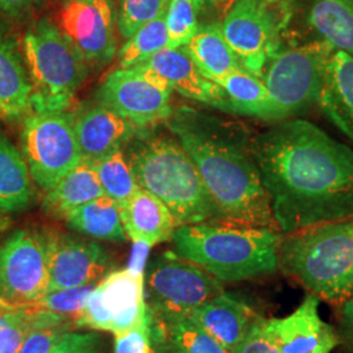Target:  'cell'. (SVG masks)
<instances>
[{"instance_id":"obj_22","label":"cell","mask_w":353,"mask_h":353,"mask_svg":"<svg viewBox=\"0 0 353 353\" xmlns=\"http://www.w3.org/2000/svg\"><path fill=\"white\" fill-rule=\"evenodd\" d=\"M33 85L12 39L0 32V115L20 117L32 109Z\"/></svg>"},{"instance_id":"obj_46","label":"cell","mask_w":353,"mask_h":353,"mask_svg":"<svg viewBox=\"0 0 353 353\" xmlns=\"http://www.w3.org/2000/svg\"><path fill=\"white\" fill-rule=\"evenodd\" d=\"M265 3H275V1H278V0H263Z\"/></svg>"},{"instance_id":"obj_21","label":"cell","mask_w":353,"mask_h":353,"mask_svg":"<svg viewBox=\"0 0 353 353\" xmlns=\"http://www.w3.org/2000/svg\"><path fill=\"white\" fill-rule=\"evenodd\" d=\"M121 217L127 237L150 248L172 240L176 228L164 203L141 188L121 208Z\"/></svg>"},{"instance_id":"obj_3","label":"cell","mask_w":353,"mask_h":353,"mask_svg":"<svg viewBox=\"0 0 353 353\" xmlns=\"http://www.w3.org/2000/svg\"><path fill=\"white\" fill-rule=\"evenodd\" d=\"M283 233L224 220L176 228V254L223 281H242L275 272Z\"/></svg>"},{"instance_id":"obj_24","label":"cell","mask_w":353,"mask_h":353,"mask_svg":"<svg viewBox=\"0 0 353 353\" xmlns=\"http://www.w3.org/2000/svg\"><path fill=\"white\" fill-rule=\"evenodd\" d=\"M33 194V179L24 154L0 135V214L26 210Z\"/></svg>"},{"instance_id":"obj_37","label":"cell","mask_w":353,"mask_h":353,"mask_svg":"<svg viewBox=\"0 0 353 353\" xmlns=\"http://www.w3.org/2000/svg\"><path fill=\"white\" fill-rule=\"evenodd\" d=\"M50 353H105L103 341L97 332H67Z\"/></svg>"},{"instance_id":"obj_26","label":"cell","mask_w":353,"mask_h":353,"mask_svg":"<svg viewBox=\"0 0 353 353\" xmlns=\"http://www.w3.org/2000/svg\"><path fill=\"white\" fill-rule=\"evenodd\" d=\"M185 48L199 71L212 81L242 68L237 55L228 45L220 24L199 26Z\"/></svg>"},{"instance_id":"obj_12","label":"cell","mask_w":353,"mask_h":353,"mask_svg":"<svg viewBox=\"0 0 353 353\" xmlns=\"http://www.w3.org/2000/svg\"><path fill=\"white\" fill-rule=\"evenodd\" d=\"M220 26L242 68L262 79L278 46V24L265 1L236 0Z\"/></svg>"},{"instance_id":"obj_29","label":"cell","mask_w":353,"mask_h":353,"mask_svg":"<svg viewBox=\"0 0 353 353\" xmlns=\"http://www.w3.org/2000/svg\"><path fill=\"white\" fill-rule=\"evenodd\" d=\"M309 23L334 50L353 55V3L351 0H316Z\"/></svg>"},{"instance_id":"obj_1","label":"cell","mask_w":353,"mask_h":353,"mask_svg":"<svg viewBox=\"0 0 353 353\" xmlns=\"http://www.w3.org/2000/svg\"><path fill=\"white\" fill-rule=\"evenodd\" d=\"M272 214L283 234L353 219V150L322 128L285 119L252 140Z\"/></svg>"},{"instance_id":"obj_15","label":"cell","mask_w":353,"mask_h":353,"mask_svg":"<svg viewBox=\"0 0 353 353\" xmlns=\"http://www.w3.org/2000/svg\"><path fill=\"white\" fill-rule=\"evenodd\" d=\"M50 290H65L94 284L110 268L105 249L93 241L83 240L63 233H43Z\"/></svg>"},{"instance_id":"obj_30","label":"cell","mask_w":353,"mask_h":353,"mask_svg":"<svg viewBox=\"0 0 353 353\" xmlns=\"http://www.w3.org/2000/svg\"><path fill=\"white\" fill-rule=\"evenodd\" d=\"M68 316L42 310L34 305L12 307L4 316L0 326V353H17L26 338L38 327L62 321Z\"/></svg>"},{"instance_id":"obj_13","label":"cell","mask_w":353,"mask_h":353,"mask_svg":"<svg viewBox=\"0 0 353 353\" xmlns=\"http://www.w3.org/2000/svg\"><path fill=\"white\" fill-rule=\"evenodd\" d=\"M115 28L112 0H65L59 13V29L88 65H103L115 57Z\"/></svg>"},{"instance_id":"obj_25","label":"cell","mask_w":353,"mask_h":353,"mask_svg":"<svg viewBox=\"0 0 353 353\" xmlns=\"http://www.w3.org/2000/svg\"><path fill=\"white\" fill-rule=\"evenodd\" d=\"M64 220L68 228L90 239L109 242H123L127 239L121 208L108 195L77 207Z\"/></svg>"},{"instance_id":"obj_42","label":"cell","mask_w":353,"mask_h":353,"mask_svg":"<svg viewBox=\"0 0 353 353\" xmlns=\"http://www.w3.org/2000/svg\"><path fill=\"white\" fill-rule=\"evenodd\" d=\"M134 243H135V248L131 255V262L127 268L137 275H144V265L148 256L150 246L141 242H134Z\"/></svg>"},{"instance_id":"obj_4","label":"cell","mask_w":353,"mask_h":353,"mask_svg":"<svg viewBox=\"0 0 353 353\" xmlns=\"http://www.w3.org/2000/svg\"><path fill=\"white\" fill-rule=\"evenodd\" d=\"M279 268L319 300L339 305L353 294V219L283 234Z\"/></svg>"},{"instance_id":"obj_44","label":"cell","mask_w":353,"mask_h":353,"mask_svg":"<svg viewBox=\"0 0 353 353\" xmlns=\"http://www.w3.org/2000/svg\"><path fill=\"white\" fill-rule=\"evenodd\" d=\"M7 310H8V306H7V305H3V303H0V326H1L3 321H4V316H6Z\"/></svg>"},{"instance_id":"obj_5","label":"cell","mask_w":353,"mask_h":353,"mask_svg":"<svg viewBox=\"0 0 353 353\" xmlns=\"http://www.w3.org/2000/svg\"><path fill=\"white\" fill-rule=\"evenodd\" d=\"M127 161L139 188L164 203L176 228L219 220L202 176L179 141L143 138L130 148Z\"/></svg>"},{"instance_id":"obj_32","label":"cell","mask_w":353,"mask_h":353,"mask_svg":"<svg viewBox=\"0 0 353 353\" xmlns=\"http://www.w3.org/2000/svg\"><path fill=\"white\" fill-rule=\"evenodd\" d=\"M168 45V30L165 13L148 24L141 26L127 39L119 50L121 68H132L138 64L145 63L157 51L163 50Z\"/></svg>"},{"instance_id":"obj_16","label":"cell","mask_w":353,"mask_h":353,"mask_svg":"<svg viewBox=\"0 0 353 353\" xmlns=\"http://www.w3.org/2000/svg\"><path fill=\"white\" fill-rule=\"evenodd\" d=\"M319 299L309 293L283 318H262V325L280 353H331L339 344L335 330L319 316Z\"/></svg>"},{"instance_id":"obj_9","label":"cell","mask_w":353,"mask_h":353,"mask_svg":"<svg viewBox=\"0 0 353 353\" xmlns=\"http://www.w3.org/2000/svg\"><path fill=\"white\" fill-rule=\"evenodd\" d=\"M21 145L32 179L43 191L52 189L83 160L74 115L61 110L33 109L26 114Z\"/></svg>"},{"instance_id":"obj_39","label":"cell","mask_w":353,"mask_h":353,"mask_svg":"<svg viewBox=\"0 0 353 353\" xmlns=\"http://www.w3.org/2000/svg\"><path fill=\"white\" fill-rule=\"evenodd\" d=\"M262 318L263 316L258 318L246 338L230 353H280L267 335L262 325Z\"/></svg>"},{"instance_id":"obj_38","label":"cell","mask_w":353,"mask_h":353,"mask_svg":"<svg viewBox=\"0 0 353 353\" xmlns=\"http://www.w3.org/2000/svg\"><path fill=\"white\" fill-rule=\"evenodd\" d=\"M151 321L115 336L114 353H151Z\"/></svg>"},{"instance_id":"obj_18","label":"cell","mask_w":353,"mask_h":353,"mask_svg":"<svg viewBox=\"0 0 353 353\" xmlns=\"http://www.w3.org/2000/svg\"><path fill=\"white\" fill-rule=\"evenodd\" d=\"M259 316L249 303L223 292L192 310L188 318L232 352L246 338Z\"/></svg>"},{"instance_id":"obj_35","label":"cell","mask_w":353,"mask_h":353,"mask_svg":"<svg viewBox=\"0 0 353 353\" xmlns=\"http://www.w3.org/2000/svg\"><path fill=\"white\" fill-rule=\"evenodd\" d=\"M96 284L97 283L65 290H50L41 300H38L37 303L32 305L46 312L68 316L75 323L76 319L84 309L89 293L96 287Z\"/></svg>"},{"instance_id":"obj_27","label":"cell","mask_w":353,"mask_h":353,"mask_svg":"<svg viewBox=\"0 0 353 353\" xmlns=\"http://www.w3.org/2000/svg\"><path fill=\"white\" fill-rule=\"evenodd\" d=\"M227 94L232 112L275 122L274 105L263 79L240 68L214 80Z\"/></svg>"},{"instance_id":"obj_47","label":"cell","mask_w":353,"mask_h":353,"mask_svg":"<svg viewBox=\"0 0 353 353\" xmlns=\"http://www.w3.org/2000/svg\"><path fill=\"white\" fill-rule=\"evenodd\" d=\"M151 353H156V351H154V348H153V345H152V352Z\"/></svg>"},{"instance_id":"obj_6","label":"cell","mask_w":353,"mask_h":353,"mask_svg":"<svg viewBox=\"0 0 353 353\" xmlns=\"http://www.w3.org/2000/svg\"><path fill=\"white\" fill-rule=\"evenodd\" d=\"M33 85L32 109L65 112L88 74V64L59 26L39 20L23 39Z\"/></svg>"},{"instance_id":"obj_43","label":"cell","mask_w":353,"mask_h":353,"mask_svg":"<svg viewBox=\"0 0 353 353\" xmlns=\"http://www.w3.org/2000/svg\"><path fill=\"white\" fill-rule=\"evenodd\" d=\"M39 0H0V10L11 16H20L29 11Z\"/></svg>"},{"instance_id":"obj_36","label":"cell","mask_w":353,"mask_h":353,"mask_svg":"<svg viewBox=\"0 0 353 353\" xmlns=\"http://www.w3.org/2000/svg\"><path fill=\"white\" fill-rule=\"evenodd\" d=\"M75 328L71 318L38 327L26 338L17 353H50L64 335Z\"/></svg>"},{"instance_id":"obj_31","label":"cell","mask_w":353,"mask_h":353,"mask_svg":"<svg viewBox=\"0 0 353 353\" xmlns=\"http://www.w3.org/2000/svg\"><path fill=\"white\" fill-rule=\"evenodd\" d=\"M90 164L93 165L100 179L103 194L115 201L119 208H122L139 189L122 150L112 152Z\"/></svg>"},{"instance_id":"obj_45","label":"cell","mask_w":353,"mask_h":353,"mask_svg":"<svg viewBox=\"0 0 353 353\" xmlns=\"http://www.w3.org/2000/svg\"><path fill=\"white\" fill-rule=\"evenodd\" d=\"M205 1H207V0H205ZM208 1H211V3L217 4V3H224V1H227V0H208Z\"/></svg>"},{"instance_id":"obj_23","label":"cell","mask_w":353,"mask_h":353,"mask_svg":"<svg viewBox=\"0 0 353 353\" xmlns=\"http://www.w3.org/2000/svg\"><path fill=\"white\" fill-rule=\"evenodd\" d=\"M101 195L105 194L93 165L83 159L52 189L46 191L42 207L52 217L64 219L72 210Z\"/></svg>"},{"instance_id":"obj_19","label":"cell","mask_w":353,"mask_h":353,"mask_svg":"<svg viewBox=\"0 0 353 353\" xmlns=\"http://www.w3.org/2000/svg\"><path fill=\"white\" fill-rule=\"evenodd\" d=\"M76 138L89 163L122 147L134 138L138 127L105 106H94L74 117Z\"/></svg>"},{"instance_id":"obj_17","label":"cell","mask_w":353,"mask_h":353,"mask_svg":"<svg viewBox=\"0 0 353 353\" xmlns=\"http://www.w3.org/2000/svg\"><path fill=\"white\" fill-rule=\"evenodd\" d=\"M145 63L164 76L172 90H176L190 100L232 112L225 92L203 75L186 48H165L157 51Z\"/></svg>"},{"instance_id":"obj_8","label":"cell","mask_w":353,"mask_h":353,"mask_svg":"<svg viewBox=\"0 0 353 353\" xmlns=\"http://www.w3.org/2000/svg\"><path fill=\"white\" fill-rule=\"evenodd\" d=\"M144 288L148 314L156 321L188 316L224 292L220 280L170 252L159 255L152 262L144 276Z\"/></svg>"},{"instance_id":"obj_41","label":"cell","mask_w":353,"mask_h":353,"mask_svg":"<svg viewBox=\"0 0 353 353\" xmlns=\"http://www.w3.org/2000/svg\"><path fill=\"white\" fill-rule=\"evenodd\" d=\"M341 323L343 334L353 348V294L341 305Z\"/></svg>"},{"instance_id":"obj_20","label":"cell","mask_w":353,"mask_h":353,"mask_svg":"<svg viewBox=\"0 0 353 353\" xmlns=\"http://www.w3.org/2000/svg\"><path fill=\"white\" fill-rule=\"evenodd\" d=\"M318 103L328 121L353 143V55L334 50L328 57Z\"/></svg>"},{"instance_id":"obj_40","label":"cell","mask_w":353,"mask_h":353,"mask_svg":"<svg viewBox=\"0 0 353 353\" xmlns=\"http://www.w3.org/2000/svg\"><path fill=\"white\" fill-rule=\"evenodd\" d=\"M138 74H139L147 83H150L154 88L161 89V90H168L172 92V87L168 83V80L164 76L161 75L159 71H156L154 68H152L147 63L138 64L135 67H132Z\"/></svg>"},{"instance_id":"obj_28","label":"cell","mask_w":353,"mask_h":353,"mask_svg":"<svg viewBox=\"0 0 353 353\" xmlns=\"http://www.w3.org/2000/svg\"><path fill=\"white\" fill-rule=\"evenodd\" d=\"M150 321L152 339L164 343L166 353H230L188 316L169 321H156L150 316Z\"/></svg>"},{"instance_id":"obj_11","label":"cell","mask_w":353,"mask_h":353,"mask_svg":"<svg viewBox=\"0 0 353 353\" xmlns=\"http://www.w3.org/2000/svg\"><path fill=\"white\" fill-rule=\"evenodd\" d=\"M50 288L43 234L20 229L0 245V303L19 307L41 300Z\"/></svg>"},{"instance_id":"obj_7","label":"cell","mask_w":353,"mask_h":353,"mask_svg":"<svg viewBox=\"0 0 353 353\" xmlns=\"http://www.w3.org/2000/svg\"><path fill=\"white\" fill-rule=\"evenodd\" d=\"M332 51L322 41L276 51L268 59L262 79L274 105L275 122L290 119L318 102Z\"/></svg>"},{"instance_id":"obj_10","label":"cell","mask_w":353,"mask_h":353,"mask_svg":"<svg viewBox=\"0 0 353 353\" xmlns=\"http://www.w3.org/2000/svg\"><path fill=\"white\" fill-rule=\"evenodd\" d=\"M147 318L144 275L122 268L110 271L96 284L75 327L108 331L117 336L138 327Z\"/></svg>"},{"instance_id":"obj_14","label":"cell","mask_w":353,"mask_h":353,"mask_svg":"<svg viewBox=\"0 0 353 353\" xmlns=\"http://www.w3.org/2000/svg\"><path fill=\"white\" fill-rule=\"evenodd\" d=\"M170 93L154 88L134 68H119L106 76L99 90L102 106L137 127L166 121L172 115Z\"/></svg>"},{"instance_id":"obj_2","label":"cell","mask_w":353,"mask_h":353,"mask_svg":"<svg viewBox=\"0 0 353 353\" xmlns=\"http://www.w3.org/2000/svg\"><path fill=\"white\" fill-rule=\"evenodd\" d=\"M170 128L202 176L219 220L279 230L252 145L201 114L181 113Z\"/></svg>"},{"instance_id":"obj_33","label":"cell","mask_w":353,"mask_h":353,"mask_svg":"<svg viewBox=\"0 0 353 353\" xmlns=\"http://www.w3.org/2000/svg\"><path fill=\"white\" fill-rule=\"evenodd\" d=\"M205 0H170L165 12L168 45L185 48L199 29L198 16Z\"/></svg>"},{"instance_id":"obj_34","label":"cell","mask_w":353,"mask_h":353,"mask_svg":"<svg viewBox=\"0 0 353 353\" xmlns=\"http://www.w3.org/2000/svg\"><path fill=\"white\" fill-rule=\"evenodd\" d=\"M170 0H119L117 29L125 39L166 12Z\"/></svg>"}]
</instances>
